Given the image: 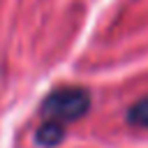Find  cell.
I'll list each match as a JSON object with an SVG mask.
<instances>
[{"instance_id": "cell-2", "label": "cell", "mask_w": 148, "mask_h": 148, "mask_svg": "<svg viewBox=\"0 0 148 148\" xmlns=\"http://www.w3.org/2000/svg\"><path fill=\"white\" fill-rule=\"evenodd\" d=\"M35 139H37L39 146H44V148H53V146H58V143L65 139V127H62V123L46 120L44 125H39Z\"/></svg>"}, {"instance_id": "cell-1", "label": "cell", "mask_w": 148, "mask_h": 148, "mask_svg": "<svg viewBox=\"0 0 148 148\" xmlns=\"http://www.w3.org/2000/svg\"><path fill=\"white\" fill-rule=\"evenodd\" d=\"M90 109V92L81 86H65L56 88L44 102H42V113L49 120L56 123H72L79 120L88 113Z\"/></svg>"}, {"instance_id": "cell-3", "label": "cell", "mask_w": 148, "mask_h": 148, "mask_svg": "<svg viewBox=\"0 0 148 148\" xmlns=\"http://www.w3.org/2000/svg\"><path fill=\"white\" fill-rule=\"evenodd\" d=\"M127 123L141 130H148V95L136 99L130 109H127Z\"/></svg>"}]
</instances>
